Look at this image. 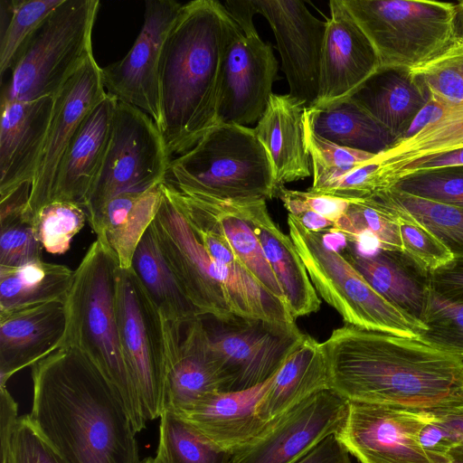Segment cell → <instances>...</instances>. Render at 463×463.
I'll return each mask as SVG.
<instances>
[{
    "instance_id": "obj_1",
    "label": "cell",
    "mask_w": 463,
    "mask_h": 463,
    "mask_svg": "<svg viewBox=\"0 0 463 463\" xmlns=\"http://www.w3.org/2000/svg\"><path fill=\"white\" fill-rule=\"evenodd\" d=\"M347 401L463 419V359L416 339L345 324L322 343Z\"/></svg>"
},
{
    "instance_id": "obj_2",
    "label": "cell",
    "mask_w": 463,
    "mask_h": 463,
    "mask_svg": "<svg viewBox=\"0 0 463 463\" xmlns=\"http://www.w3.org/2000/svg\"><path fill=\"white\" fill-rule=\"evenodd\" d=\"M31 367L29 419L64 463H140L131 418L90 355L65 345Z\"/></svg>"
},
{
    "instance_id": "obj_3",
    "label": "cell",
    "mask_w": 463,
    "mask_h": 463,
    "mask_svg": "<svg viewBox=\"0 0 463 463\" xmlns=\"http://www.w3.org/2000/svg\"><path fill=\"white\" fill-rule=\"evenodd\" d=\"M236 22L224 5H183L159 63L161 133L169 156L191 149L217 123L221 68Z\"/></svg>"
},
{
    "instance_id": "obj_4",
    "label": "cell",
    "mask_w": 463,
    "mask_h": 463,
    "mask_svg": "<svg viewBox=\"0 0 463 463\" xmlns=\"http://www.w3.org/2000/svg\"><path fill=\"white\" fill-rule=\"evenodd\" d=\"M151 223L158 246L199 316L224 318L232 314L267 319L277 299L253 277L217 264L207 253L165 182Z\"/></svg>"
},
{
    "instance_id": "obj_5",
    "label": "cell",
    "mask_w": 463,
    "mask_h": 463,
    "mask_svg": "<svg viewBox=\"0 0 463 463\" xmlns=\"http://www.w3.org/2000/svg\"><path fill=\"white\" fill-rule=\"evenodd\" d=\"M118 267L113 251L96 239L73 270L65 299L68 329L63 346L79 347L97 364L118 391L137 433L146 420L120 345L115 311Z\"/></svg>"
},
{
    "instance_id": "obj_6",
    "label": "cell",
    "mask_w": 463,
    "mask_h": 463,
    "mask_svg": "<svg viewBox=\"0 0 463 463\" xmlns=\"http://www.w3.org/2000/svg\"><path fill=\"white\" fill-rule=\"evenodd\" d=\"M177 190L226 202L276 197L269 155L254 128L218 124L172 159L166 180Z\"/></svg>"
},
{
    "instance_id": "obj_7",
    "label": "cell",
    "mask_w": 463,
    "mask_h": 463,
    "mask_svg": "<svg viewBox=\"0 0 463 463\" xmlns=\"http://www.w3.org/2000/svg\"><path fill=\"white\" fill-rule=\"evenodd\" d=\"M99 6L98 0H64L22 47L1 97L17 101L54 98L93 55Z\"/></svg>"
},
{
    "instance_id": "obj_8",
    "label": "cell",
    "mask_w": 463,
    "mask_h": 463,
    "mask_svg": "<svg viewBox=\"0 0 463 463\" xmlns=\"http://www.w3.org/2000/svg\"><path fill=\"white\" fill-rule=\"evenodd\" d=\"M288 226L316 291L345 324L418 340L421 329L375 291L338 250L327 246L323 232L307 230L289 213Z\"/></svg>"
},
{
    "instance_id": "obj_9",
    "label": "cell",
    "mask_w": 463,
    "mask_h": 463,
    "mask_svg": "<svg viewBox=\"0 0 463 463\" xmlns=\"http://www.w3.org/2000/svg\"><path fill=\"white\" fill-rule=\"evenodd\" d=\"M370 40L380 67L412 69L453 40L455 3L430 0H343Z\"/></svg>"
},
{
    "instance_id": "obj_10",
    "label": "cell",
    "mask_w": 463,
    "mask_h": 463,
    "mask_svg": "<svg viewBox=\"0 0 463 463\" xmlns=\"http://www.w3.org/2000/svg\"><path fill=\"white\" fill-rule=\"evenodd\" d=\"M115 311L123 356L144 417L156 420L164 411L171 324L131 268L118 267Z\"/></svg>"
},
{
    "instance_id": "obj_11",
    "label": "cell",
    "mask_w": 463,
    "mask_h": 463,
    "mask_svg": "<svg viewBox=\"0 0 463 463\" xmlns=\"http://www.w3.org/2000/svg\"><path fill=\"white\" fill-rule=\"evenodd\" d=\"M170 157L152 118L117 100L107 151L84 207L87 218L118 194L145 192L163 184Z\"/></svg>"
},
{
    "instance_id": "obj_12",
    "label": "cell",
    "mask_w": 463,
    "mask_h": 463,
    "mask_svg": "<svg viewBox=\"0 0 463 463\" xmlns=\"http://www.w3.org/2000/svg\"><path fill=\"white\" fill-rule=\"evenodd\" d=\"M222 381V392H239L270 379L304 334L295 324L232 314L201 316Z\"/></svg>"
},
{
    "instance_id": "obj_13",
    "label": "cell",
    "mask_w": 463,
    "mask_h": 463,
    "mask_svg": "<svg viewBox=\"0 0 463 463\" xmlns=\"http://www.w3.org/2000/svg\"><path fill=\"white\" fill-rule=\"evenodd\" d=\"M436 419L423 411L348 401L336 436L359 463H435L422 448L420 433Z\"/></svg>"
},
{
    "instance_id": "obj_14",
    "label": "cell",
    "mask_w": 463,
    "mask_h": 463,
    "mask_svg": "<svg viewBox=\"0 0 463 463\" xmlns=\"http://www.w3.org/2000/svg\"><path fill=\"white\" fill-rule=\"evenodd\" d=\"M272 47L256 28L236 26L227 43L221 68L217 123L246 126L263 116L277 78Z\"/></svg>"
},
{
    "instance_id": "obj_15",
    "label": "cell",
    "mask_w": 463,
    "mask_h": 463,
    "mask_svg": "<svg viewBox=\"0 0 463 463\" xmlns=\"http://www.w3.org/2000/svg\"><path fill=\"white\" fill-rule=\"evenodd\" d=\"M182 6L173 0L146 1L143 26L128 52L119 61L101 68L107 94L146 113L159 129L160 56Z\"/></svg>"
},
{
    "instance_id": "obj_16",
    "label": "cell",
    "mask_w": 463,
    "mask_h": 463,
    "mask_svg": "<svg viewBox=\"0 0 463 463\" xmlns=\"http://www.w3.org/2000/svg\"><path fill=\"white\" fill-rule=\"evenodd\" d=\"M348 401L334 389L318 392L272 422L228 463H295L331 435L347 415Z\"/></svg>"
},
{
    "instance_id": "obj_17",
    "label": "cell",
    "mask_w": 463,
    "mask_h": 463,
    "mask_svg": "<svg viewBox=\"0 0 463 463\" xmlns=\"http://www.w3.org/2000/svg\"><path fill=\"white\" fill-rule=\"evenodd\" d=\"M251 15L269 24L281 58L289 95L310 108L318 95L320 61L326 22L317 18L303 1L248 0Z\"/></svg>"
},
{
    "instance_id": "obj_18",
    "label": "cell",
    "mask_w": 463,
    "mask_h": 463,
    "mask_svg": "<svg viewBox=\"0 0 463 463\" xmlns=\"http://www.w3.org/2000/svg\"><path fill=\"white\" fill-rule=\"evenodd\" d=\"M107 96L101 67L94 55L67 80L54 97L44 147L33 182L28 213L33 216L52 201L58 166L87 114Z\"/></svg>"
},
{
    "instance_id": "obj_19",
    "label": "cell",
    "mask_w": 463,
    "mask_h": 463,
    "mask_svg": "<svg viewBox=\"0 0 463 463\" xmlns=\"http://www.w3.org/2000/svg\"><path fill=\"white\" fill-rule=\"evenodd\" d=\"M322 47L318 95L310 107H320L350 97L380 68L376 51L345 6L329 2Z\"/></svg>"
},
{
    "instance_id": "obj_20",
    "label": "cell",
    "mask_w": 463,
    "mask_h": 463,
    "mask_svg": "<svg viewBox=\"0 0 463 463\" xmlns=\"http://www.w3.org/2000/svg\"><path fill=\"white\" fill-rule=\"evenodd\" d=\"M339 250L375 291L421 331L425 329L430 272L404 250L377 248L364 251L349 241Z\"/></svg>"
},
{
    "instance_id": "obj_21",
    "label": "cell",
    "mask_w": 463,
    "mask_h": 463,
    "mask_svg": "<svg viewBox=\"0 0 463 463\" xmlns=\"http://www.w3.org/2000/svg\"><path fill=\"white\" fill-rule=\"evenodd\" d=\"M53 104V97L32 101L1 97L0 196L24 182H33Z\"/></svg>"
},
{
    "instance_id": "obj_22",
    "label": "cell",
    "mask_w": 463,
    "mask_h": 463,
    "mask_svg": "<svg viewBox=\"0 0 463 463\" xmlns=\"http://www.w3.org/2000/svg\"><path fill=\"white\" fill-rule=\"evenodd\" d=\"M67 329L65 300L0 314V386L62 347Z\"/></svg>"
},
{
    "instance_id": "obj_23",
    "label": "cell",
    "mask_w": 463,
    "mask_h": 463,
    "mask_svg": "<svg viewBox=\"0 0 463 463\" xmlns=\"http://www.w3.org/2000/svg\"><path fill=\"white\" fill-rule=\"evenodd\" d=\"M170 324L164 411L178 413L222 392V381L201 317L183 324Z\"/></svg>"
},
{
    "instance_id": "obj_24",
    "label": "cell",
    "mask_w": 463,
    "mask_h": 463,
    "mask_svg": "<svg viewBox=\"0 0 463 463\" xmlns=\"http://www.w3.org/2000/svg\"><path fill=\"white\" fill-rule=\"evenodd\" d=\"M165 184L189 222L221 235L256 280L287 304L257 236L233 202L181 192L166 181Z\"/></svg>"
},
{
    "instance_id": "obj_25",
    "label": "cell",
    "mask_w": 463,
    "mask_h": 463,
    "mask_svg": "<svg viewBox=\"0 0 463 463\" xmlns=\"http://www.w3.org/2000/svg\"><path fill=\"white\" fill-rule=\"evenodd\" d=\"M269 379L239 392H220L175 413L217 449L232 453L252 442L269 426L258 413Z\"/></svg>"
},
{
    "instance_id": "obj_26",
    "label": "cell",
    "mask_w": 463,
    "mask_h": 463,
    "mask_svg": "<svg viewBox=\"0 0 463 463\" xmlns=\"http://www.w3.org/2000/svg\"><path fill=\"white\" fill-rule=\"evenodd\" d=\"M116 104L107 94L82 120L58 166L51 202L85 207L107 151Z\"/></svg>"
},
{
    "instance_id": "obj_27",
    "label": "cell",
    "mask_w": 463,
    "mask_h": 463,
    "mask_svg": "<svg viewBox=\"0 0 463 463\" xmlns=\"http://www.w3.org/2000/svg\"><path fill=\"white\" fill-rule=\"evenodd\" d=\"M257 236L294 319L317 312L320 299L289 235L270 217L266 200L233 202Z\"/></svg>"
},
{
    "instance_id": "obj_28",
    "label": "cell",
    "mask_w": 463,
    "mask_h": 463,
    "mask_svg": "<svg viewBox=\"0 0 463 463\" xmlns=\"http://www.w3.org/2000/svg\"><path fill=\"white\" fill-rule=\"evenodd\" d=\"M306 109L302 101L289 94L272 93L254 128L271 162L277 190L312 175V161L305 139Z\"/></svg>"
},
{
    "instance_id": "obj_29",
    "label": "cell",
    "mask_w": 463,
    "mask_h": 463,
    "mask_svg": "<svg viewBox=\"0 0 463 463\" xmlns=\"http://www.w3.org/2000/svg\"><path fill=\"white\" fill-rule=\"evenodd\" d=\"M460 148H463V104L441 107L429 101L405 135L378 155L381 190L391 187L392 176L400 167Z\"/></svg>"
},
{
    "instance_id": "obj_30",
    "label": "cell",
    "mask_w": 463,
    "mask_h": 463,
    "mask_svg": "<svg viewBox=\"0 0 463 463\" xmlns=\"http://www.w3.org/2000/svg\"><path fill=\"white\" fill-rule=\"evenodd\" d=\"M327 389L332 385L323 344L304 334L270 378L258 404L259 416L270 425L308 397Z\"/></svg>"
},
{
    "instance_id": "obj_31",
    "label": "cell",
    "mask_w": 463,
    "mask_h": 463,
    "mask_svg": "<svg viewBox=\"0 0 463 463\" xmlns=\"http://www.w3.org/2000/svg\"><path fill=\"white\" fill-rule=\"evenodd\" d=\"M348 98L386 128L396 141L430 101L411 70L403 67H380Z\"/></svg>"
},
{
    "instance_id": "obj_32",
    "label": "cell",
    "mask_w": 463,
    "mask_h": 463,
    "mask_svg": "<svg viewBox=\"0 0 463 463\" xmlns=\"http://www.w3.org/2000/svg\"><path fill=\"white\" fill-rule=\"evenodd\" d=\"M161 185L118 194L87 218L96 239L113 251L122 269L131 267L136 248L156 214Z\"/></svg>"
},
{
    "instance_id": "obj_33",
    "label": "cell",
    "mask_w": 463,
    "mask_h": 463,
    "mask_svg": "<svg viewBox=\"0 0 463 463\" xmlns=\"http://www.w3.org/2000/svg\"><path fill=\"white\" fill-rule=\"evenodd\" d=\"M311 130L335 145L380 155L395 142L391 132L350 98L307 108Z\"/></svg>"
},
{
    "instance_id": "obj_34",
    "label": "cell",
    "mask_w": 463,
    "mask_h": 463,
    "mask_svg": "<svg viewBox=\"0 0 463 463\" xmlns=\"http://www.w3.org/2000/svg\"><path fill=\"white\" fill-rule=\"evenodd\" d=\"M130 268L167 321L178 325L200 317L165 260L151 225L136 248Z\"/></svg>"
},
{
    "instance_id": "obj_35",
    "label": "cell",
    "mask_w": 463,
    "mask_h": 463,
    "mask_svg": "<svg viewBox=\"0 0 463 463\" xmlns=\"http://www.w3.org/2000/svg\"><path fill=\"white\" fill-rule=\"evenodd\" d=\"M73 270L37 260L20 267L0 266V314L65 300Z\"/></svg>"
},
{
    "instance_id": "obj_36",
    "label": "cell",
    "mask_w": 463,
    "mask_h": 463,
    "mask_svg": "<svg viewBox=\"0 0 463 463\" xmlns=\"http://www.w3.org/2000/svg\"><path fill=\"white\" fill-rule=\"evenodd\" d=\"M366 199L405 213L431 232L454 259L463 260V208L423 200L392 188L378 192Z\"/></svg>"
},
{
    "instance_id": "obj_37",
    "label": "cell",
    "mask_w": 463,
    "mask_h": 463,
    "mask_svg": "<svg viewBox=\"0 0 463 463\" xmlns=\"http://www.w3.org/2000/svg\"><path fill=\"white\" fill-rule=\"evenodd\" d=\"M1 463H64L31 422L17 416V404L0 386Z\"/></svg>"
},
{
    "instance_id": "obj_38",
    "label": "cell",
    "mask_w": 463,
    "mask_h": 463,
    "mask_svg": "<svg viewBox=\"0 0 463 463\" xmlns=\"http://www.w3.org/2000/svg\"><path fill=\"white\" fill-rule=\"evenodd\" d=\"M330 232L342 234L364 251L403 250L396 216L367 199L351 201Z\"/></svg>"
},
{
    "instance_id": "obj_39",
    "label": "cell",
    "mask_w": 463,
    "mask_h": 463,
    "mask_svg": "<svg viewBox=\"0 0 463 463\" xmlns=\"http://www.w3.org/2000/svg\"><path fill=\"white\" fill-rule=\"evenodd\" d=\"M230 455L175 412L163 411L156 455L163 463H228Z\"/></svg>"
},
{
    "instance_id": "obj_40",
    "label": "cell",
    "mask_w": 463,
    "mask_h": 463,
    "mask_svg": "<svg viewBox=\"0 0 463 463\" xmlns=\"http://www.w3.org/2000/svg\"><path fill=\"white\" fill-rule=\"evenodd\" d=\"M64 0H12L6 2L8 20L1 29L0 72L11 70L22 47Z\"/></svg>"
},
{
    "instance_id": "obj_41",
    "label": "cell",
    "mask_w": 463,
    "mask_h": 463,
    "mask_svg": "<svg viewBox=\"0 0 463 463\" xmlns=\"http://www.w3.org/2000/svg\"><path fill=\"white\" fill-rule=\"evenodd\" d=\"M86 221L85 208L68 201H52L41 208L33 217L43 249L52 254L67 251L71 240L83 228Z\"/></svg>"
},
{
    "instance_id": "obj_42",
    "label": "cell",
    "mask_w": 463,
    "mask_h": 463,
    "mask_svg": "<svg viewBox=\"0 0 463 463\" xmlns=\"http://www.w3.org/2000/svg\"><path fill=\"white\" fill-rule=\"evenodd\" d=\"M305 139L312 161L313 183L308 191H315L362 165L376 156L331 143L317 136L309 128L304 112Z\"/></svg>"
},
{
    "instance_id": "obj_43",
    "label": "cell",
    "mask_w": 463,
    "mask_h": 463,
    "mask_svg": "<svg viewBox=\"0 0 463 463\" xmlns=\"http://www.w3.org/2000/svg\"><path fill=\"white\" fill-rule=\"evenodd\" d=\"M411 70L430 101L441 107L463 104V74L450 43L435 57Z\"/></svg>"
},
{
    "instance_id": "obj_44",
    "label": "cell",
    "mask_w": 463,
    "mask_h": 463,
    "mask_svg": "<svg viewBox=\"0 0 463 463\" xmlns=\"http://www.w3.org/2000/svg\"><path fill=\"white\" fill-rule=\"evenodd\" d=\"M390 188L423 200L463 208V165L417 171L403 176Z\"/></svg>"
},
{
    "instance_id": "obj_45",
    "label": "cell",
    "mask_w": 463,
    "mask_h": 463,
    "mask_svg": "<svg viewBox=\"0 0 463 463\" xmlns=\"http://www.w3.org/2000/svg\"><path fill=\"white\" fill-rule=\"evenodd\" d=\"M418 340L463 359V303L441 298L432 290Z\"/></svg>"
},
{
    "instance_id": "obj_46",
    "label": "cell",
    "mask_w": 463,
    "mask_h": 463,
    "mask_svg": "<svg viewBox=\"0 0 463 463\" xmlns=\"http://www.w3.org/2000/svg\"><path fill=\"white\" fill-rule=\"evenodd\" d=\"M43 250L28 213L0 218V266L20 267L41 260Z\"/></svg>"
},
{
    "instance_id": "obj_47",
    "label": "cell",
    "mask_w": 463,
    "mask_h": 463,
    "mask_svg": "<svg viewBox=\"0 0 463 463\" xmlns=\"http://www.w3.org/2000/svg\"><path fill=\"white\" fill-rule=\"evenodd\" d=\"M373 203L396 216L403 250L427 271L431 273L454 260L448 248L413 218L403 212Z\"/></svg>"
},
{
    "instance_id": "obj_48",
    "label": "cell",
    "mask_w": 463,
    "mask_h": 463,
    "mask_svg": "<svg viewBox=\"0 0 463 463\" xmlns=\"http://www.w3.org/2000/svg\"><path fill=\"white\" fill-rule=\"evenodd\" d=\"M276 197L280 199L289 214L298 216L305 212H314L334 224L345 213L351 203L350 200L333 195L290 190L285 186L278 188Z\"/></svg>"
},
{
    "instance_id": "obj_49",
    "label": "cell",
    "mask_w": 463,
    "mask_h": 463,
    "mask_svg": "<svg viewBox=\"0 0 463 463\" xmlns=\"http://www.w3.org/2000/svg\"><path fill=\"white\" fill-rule=\"evenodd\" d=\"M420 442L435 463H446L449 450L460 444L458 432L444 418L427 424L420 433Z\"/></svg>"
},
{
    "instance_id": "obj_50",
    "label": "cell",
    "mask_w": 463,
    "mask_h": 463,
    "mask_svg": "<svg viewBox=\"0 0 463 463\" xmlns=\"http://www.w3.org/2000/svg\"><path fill=\"white\" fill-rule=\"evenodd\" d=\"M295 463H354L352 456L338 439L331 435Z\"/></svg>"
},
{
    "instance_id": "obj_51",
    "label": "cell",
    "mask_w": 463,
    "mask_h": 463,
    "mask_svg": "<svg viewBox=\"0 0 463 463\" xmlns=\"http://www.w3.org/2000/svg\"><path fill=\"white\" fill-rule=\"evenodd\" d=\"M296 217L307 230L315 232L329 231L334 226L333 222L314 212H305Z\"/></svg>"
},
{
    "instance_id": "obj_52",
    "label": "cell",
    "mask_w": 463,
    "mask_h": 463,
    "mask_svg": "<svg viewBox=\"0 0 463 463\" xmlns=\"http://www.w3.org/2000/svg\"><path fill=\"white\" fill-rule=\"evenodd\" d=\"M453 39L463 42V0L455 3Z\"/></svg>"
},
{
    "instance_id": "obj_53",
    "label": "cell",
    "mask_w": 463,
    "mask_h": 463,
    "mask_svg": "<svg viewBox=\"0 0 463 463\" xmlns=\"http://www.w3.org/2000/svg\"><path fill=\"white\" fill-rule=\"evenodd\" d=\"M446 463H463V444L456 445L449 450Z\"/></svg>"
},
{
    "instance_id": "obj_54",
    "label": "cell",
    "mask_w": 463,
    "mask_h": 463,
    "mask_svg": "<svg viewBox=\"0 0 463 463\" xmlns=\"http://www.w3.org/2000/svg\"><path fill=\"white\" fill-rule=\"evenodd\" d=\"M450 47L463 74V42L453 39L450 43Z\"/></svg>"
},
{
    "instance_id": "obj_55",
    "label": "cell",
    "mask_w": 463,
    "mask_h": 463,
    "mask_svg": "<svg viewBox=\"0 0 463 463\" xmlns=\"http://www.w3.org/2000/svg\"><path fill=\"white\" fill-rule=\"evenodd\" d=\"M446 420L456 430L459 437L460 444H463V419H446Z\"/></svg>"
},
{
    "instance_id": "obj_56",
    "label": "cell",
    "mask_w": 463,
    "mask_h": 463,
    "mask_svg": "<svg viewBox=\"0 0 463 463\" xmlns=\"http://www.w3.org/2000/svg\"><path fill=\"white\" fill-rule=\"evenodd\" d=\"M140 463H163L161 460H159L156 457H147L144 458L143 460H140Z\"/></svg>"
}]
</instances>
